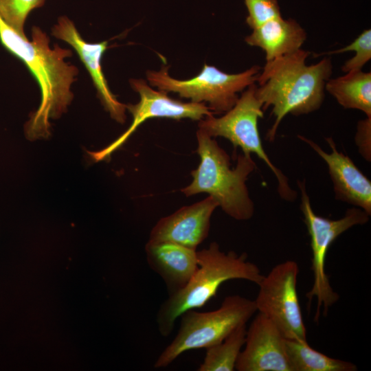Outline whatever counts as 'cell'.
<instances>
[{
  "label": "cell",
  "mask_w": 371,
  "mask_h": 371,
  "mask_svg": "<svg viewBox=\"0 0 371 371\" xmlns=\"http://www.w3.org/2000/svg\"><path fill=\"white\" fill-rule=\"evenodd\" d=\"M0 41L14 56L22 60L40 87L41 101L38 109L31 113L25 124V134L33 140L50 135V118H58L67 110L74 95L71 84L78 70L65 61L72 52L56 44L49 46V36L34 26L32 41L10 27L0 16Z\"/></svg>",
  "instance_id": "cell-1"
},
{
  "label": "cell",
  "mask_w": 371,
  "mask_h": 371,
  "mask_svg": "<svg viewBox=\"0 0 371 371\" xmlns=\"http://www.w3.org/2000/svg\"><path fill=\"white\" fill-rule=\"evenodd\" d=\"M310 52L303 49L266 61L256 82V95L263 111L271 106L274 122L267 133L273 142L283 118L288 114H308L320 108L325 95V85L333 73L330 58L307 65Z\"/></svg>",
  "instance_id": "cell-2"
},
{
  "label": "cell",
  "mask_w": 371,
  "mask_h": 371,
  "mask_svg": "<svg viewBox=\"0 0 371 371\" xmlns=\"http://www.w3.org/2000/svg\"><path fill=\"white\" fill-rule=\"evenodd\" d=\"M198 267L187 282L161 304L157 313L158 330L168 337L178 317L183 313L203 306L214 297L221 285L232 280H244L258 284L264 275L259 267L247 260V255L222 251L216 242L197 251Z\"/></svg>",
  "instance_id": "cell-3"
},
{
  "label": "cell",
  "mask_w": 371,
  "mask_h": 371,
  "mask_svg": "<svg viewBox=\"0 0 371 371\" xmlns=\"http://www.w3.org/2000/svg\"><path fill=\"white\" fill-rule=\"evenodd\" d=\"M196 139L200 163L191 172L192 181L181 192L186 196L207 193L228 216L238 221L250 219L254 205L246 181L256 167L251 155H239L236 166L232 168L229 156L215 139L200 129Z\"/></svg>",
  "instance_id": "cell-4"
},
{
  "label": "cell",
  "mask_w": 371,
  "mask_h": 371,
  "mask_svg": "<svg viewBox=\"0 0 371 371\" xmlns=\"http://www.w3.org/2000/svg\"><path fill=\"white\" fill-rule=\"evenodd\" d=\"M256 312L254 300L232 295L225 297L216 310L183 313L175 337L159 355L154 367L166 368L185 352L205 349L221 341L238 326L246 324Z\"/></svg>",
  "instance_id": "cell-5"
},
{
  "label": "cell",
  "mask_w": 371,
  "mask_h": 371,
  "mask_svg": "<svg viewBox=\"0 0 371 371\" xmlns=\"http://www.w3.org/2000/svg\"><path fill=\"white\" fill-rule=\"evenodd\" d=\"M256 84L248 87L238 98L234 106L219 117L206 116L199 123V129L213 137L228 139L236 150L240 147L243 153H254L271 169L278 181V192L283 199L292 201L297 196L289 184L287 177L270 160L264 150L258 123L262 118V105L256 95Z\"/></svg>",
  "instance_id": "cell-6"
},
{
  "label": "cell",
  "mask_w": 371,
  "mask_h": 371,
  "mask_svg": "<svg viewBox=\"0 0 371 371\" xmlns=\"http://www.w3.org/2000/svg\"><path fill=\"white\" fill-rule=\"evenodd\" d=\"M260 70L254 65L238 74H227L205 64L194 77L178 80L169 75L168 67L163 66L159 71H147L146 78L159 90L176 93L193 102L207 103L213 113H223L234 106L238 93L256 83Z\"/></svg>",
  "instance_id": "cell-7"
},
{
  "label": "cell",
  "mask_w": 371,
  "mask_h": 371,
  "mask_svg": "<svg viewBox=\"0 0 371 371\" xmlns=\"http://www.w3.org/2000/svg\"><path fill=\"white\" fill-rule=\"evenodd\" d=\"M301 193L300 210L311 238L312 251V271L313 284L306 297L311 301L317 300V310L315 319L318 320L321 308L326 314L328 308L339 298L332 288L326 273L325 262L328 250L331 244L341 234L355 225L367 223L369 216L363 210L353 207L347 210L344 216L333 220L318 216L313 211L310 198L306 191L305 181H297Z\"/></svg>",
  "instance_id": "cell-8"
},
{
  "label": "cell",
  "mask_w": 371,
  "mask_h": 371,
  "mask_svg": "<svg viewBox=\"0 0 371 371\" xmlns=\"http://www.w3.org/2000/svg\"><path fill=\"white\" fill-rule=\"evenodd\" d=\"M299 267L286 260L273 267L258 283L257 311L269 318L286 339L307 341L297 291Z\"/></svg>",
  "instance_id": "cell-9"
},
{
  "label": "cell",
  "mask_w": 371,
  "mask_h": 371,
  "mask_svg": "<svg viewBox=\"0 0 371 371\" xmlns=\"http://www.w3.org/2000/svg\"><path fill=\"white\" fill-rule=\"evenodd\" d=\"M130 84L140 98L138 103L126 105V109L133 115V122L129 128L109 146L100 151L89 153L95 161L108 158L126 141L139 125L148 119L166 117L179 120L188 118L200 121L206 116L214 114L204 103L183 102L172 99L165 91L153 89L142 79H131Z\"/></svg>",
  "instance_id": "cell-10"
},
{
  "label": "cell",
  "mask_w": 371,
  "mask_h": 371,
  "mask_svg": "<svg viewBox=\"0 0 371 371\" xmlns=\"http://www.w3.org/2000/svg\"><path fill=\"white\" fill-rule=\"evenodd\" d=\"M285 338L265 315L258 313L247 329L244 348L236 363L238 371H291Z\"/></svg>",
  "instance_id": "cell-11"
},
{
  "label": "cell",
  "mask_w": 371,
  "mask_h": 371,
  "mask_svg": "<svg viewBox=\"0 0 371 371\" xmlns=\"http://www.w3.org/2000/svg\"><path fill=\"white\" fill-rule=\"evenodd\" d=\"M217 207L216 200L209 196L179 208L158 221L150 233L148 242H168L196 249L208 236L210 218Z\"/></svg>",
  "instance_id": "cell-12"
},
{
  "label": "cell",
  "mask_w": 371,
  "mask_h": 371,
  "mask_svg": "<svg viewBox=\"0 0 371 371\" xmlns=\"http://www.w3.org/2000/svg\"><path fill=\"white\" fill-rule=\"evenodd\" d=\"M308 144L326 163L337 200L352 205L371 214V182L346 155L338 151L332 137L325 139L330 153L304 136H297Z\"/></svg>",
  "instance_id": "cell-13"
},
{
  "label": "cell",
  "mask_w": 371,
  "mask_h": 371,
  "mask_svg": "<svg viewBox=\"0 0 371 371\" xmlns=\"http://www.w3.org/2000/svg\"><path fill=\"white\" fill-rule=\"evenodd\" d=\"M52 34L69 43L76 50L91 77L104 107L113 120L124 123L126 105L120 102L111 91L101 65L102 56L108 48V41L87 43L82 38L74 23L64 16L60 17L53 26Z\"/></svg>",
  "instance_id": "cell-14"
},
{
  "label": "cell",
  "mask_w": 371,
  "mask_h": 371,
  "mask_svg": "<svg viewBox=\"0 0 371 371\" xmlns=\"http://www.w3.org/2000/svg\"><path fill=\"white\" fill-rule=\"evenodd\" d=\"M145 250L149 267L162 278L170 294L183 288L198 267L196 249L148 241Z\"/></svg>",
  "instance_id": "cell-15"
},
{
  "label": "cell",
  "mask_w": 371,
  "mask_h": 371,
  "mask_svg": "<svg viewBox=\"0 0 371 371\" xmlns=\"http://www.w3.org/2000/svg\"><path fill=\"white\" fill-rule=\"evenodd\" d=\"M306 36L295 20L280 16L252 30L245 41L250 46L260 48L265 53L266 61H270L301 49Z\"/></svg>",
  "instance_id": "cell-16"
},
{
  "label": "cell",
  "mask_w": 371,
  "mask_h": 371,
  "mask_svg": "<svg viewBox=\"0 0 371 371\" xmlns=\"http://www.w3.org/2000/svg\"><path fill=\"white\" fill-rule=\"evenodd\" d=\"M328 91L345 109H357L371 117V73L362 70L346 73L329 78L325 85Z\"/></svg>",
  "instance_id": "cell-17"
},
{
  "label": "cell",
  "mask_w": 371,
  "mask_h": 371,
  "mask_svg": "<svg viewBox=\"0 0 371 371\" xmlns=\"http://www.w3.org/2000/svg\"><path fill=\"white\" fill-rule=\"evenodd\" d=\"M285 350L291 371H356L352 363L328 357L311 348L307 341L286 339Z\"/></svg>",
  "instance_id": "cell-18"
},
{
  "label": "cell",
  "mask_w": 371,
  "mask_h": 371,
  "mask_svg": "<svg viewBox=\"0 0 371 371\" xmlns=\"http://www.w3.org/2000/svg\"><path fill=\"white\" fill-rule=\"evenodd\" d=\"M246 324L235 328L221 341L207 348L199 371H233L238 355L244 346Z\"/></svg>",
  "instance_id": "cell-19"
},
{
  "label": "cell",
  "mask_w": 371,
  "mask_h": 371,
  "mask_svg": "<svg viewBox=\"0 0 371 371\" xmlns=\"http://www.w3.org/2000/svg\"><path fill=\"white\" fill-rule=\"evenodd\" d=\"M350 51L355 52V56L345 62L341 67L344 73L362 70L363 67L371 59V30L362 32L349 45L330 52L315 54V57L325 55L342 54Z\"/></svg>",
  "instance_id": "cell-20"
},
{
  "label": "cell",
  "mask_w": 371,
  "mask_h": 371,
  "mask_svg": "<svg viewBox=\"0 0 371 371\" xmlns=\"http://www.w3.org/2000/svg\"><path fill=\"white\" fill-rule=\"evenodd\" d=\"M45 0H0V16L10 27L25 36L24 25L30 12L41 7Z\"/></svg>",
  "instance_id": "cell-21"
},
{
  "label": "cell",
  "mask_w": 371,
  "mask_h": 371,
  "mask_svg": "<svg viewBox=\"0 0 371 371\" xmlns=\"http://www.w3.org/2000/svg\"><path fill=\"white\" fill-rule=\"evenodd\" d=\"M248 16L246 23L254 30L265 23L282 16L277 0H244Z\"/></svg>",
  "instance_id": "cell-22"
},
{
  "label": "cell",
  "mask_w": 371,
  "mask_h": 371,
  "mask_svg": "<svg viewBox=\"0 0 371 371\" xmlns=\"http://www.w3.org/2000/svg\"><path fill=\"white\" fill-rule=\"evenodd\" d=\"M355 143L361 156L368 161L371 159V117L359 120L357 125Z\"/></svg>",
  "instance_id": "cell-23"
}]
</instances>
